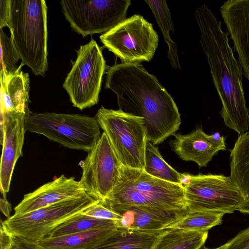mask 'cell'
Listing matches in <instances>:
<instances>
[{
  "mask_svg": "<svg viewBox=\"0 0 249 249\" xmlns=\"http://www.w3.org/2000/svg\"><path fill=\"white\" fill-rule=\"evenodd\" d=\"M105 88L117 95L120 110L142 118L154 145L173 136L181 120L171 95L141 63H121L107 69Z\"/></svg>",
  "mask_w": 249,
  "mask_h": 249,
  "instance_id": "obj_1",
  "label": "cell"
},
{
  "mask_svg": "<svg viewBox=\"0 0 249 249\" xmlns=\"http://www.w3.org/2000/svg\"><path fill=\"white\" fill-rule=\"evenodd\" d=\"M195 17L200 42L212 80L222 104L220 111L225 124L241 135L249 129V109L243 86L242 68L229 43L228 33L208 6L197 8Z\"/></svg>",
  "mask_w": 249,
  "mask_h": 249,
  "instance_id": "obj_2",
  "label": "cell"
},
{
  "mask_svg": "<svg viewBox=\"0 0 249 249\" xmlns=\"http://www.w3.org/2000/svg\"><path fill=\"white\" fill-rule=\"evenodd\" d=\"M11 37L21 63L35 75L48 70L47 7L44 0H10Z\"/></svg>",
  "mask_w": 249,
  "mask_h": 249,
  "instance_id": "obj_3",
  "label": "cell"
},
{
  "mask_svg": "<svg viewBox=\"0 0 249 249\" xmlns=\"http://www.w3.org/2000/svg\"><path fill=\"white\" fill-rule=\"evenodd\" d=\"M102 202L170 211L187 210L183 185L122 165L119 178Z\"/></svg>",
  "mask_w": 249,
  "mask_h": 249,
  "instance_id": "obj_4",
  "label": "cell"
},
{
  "mask_svg": "<svg viewBox=\"0 0 249 249\" xmlns=\"http://www.w3.org/2000/svg\"><path fill=\"white\" fill-rule=\"evenodd\" d=\"M24 121L26 130L71 149L89 152L101 136L95 118L86 115L30 111Z\"/></svg>",
  "mask_w": 249,
  "mask_h": 249,
  "instance_id": "obj_5",
  "label": "cell"
},
{
  "mask_svg": "<svg viewBox=\"0 0 249 249\" xmlns=\"http://www.w3.org/2000/svg\"><path fill=\"white\" fill-rule=\"evenodd\" d=\"M117 159L125 167L144 170L147 140L143 119L102 106L95 117Z\"/></svg>",
  "mask_w": 249,
  "mask_h": 249,
  "instance_id": "obj_6",
  "label": "cell"
},
{
  "mask_svg": "<svg viewBox=\"0 0 249 249\" xmlns=\"http://www.w3.org/2000/svg\"><path fill=\"white\" fill-rule=\"evenodd\" d=\"M97 201L86 194L25 214H13L1 221L0 226L14 237L37 242L47 237L58 226Z\"/></svg>",
  "mask_w": 249,
  "mask_h": 249,
  "instance_id": "obj_7",
  "label": "cell"
},
{
  "mask_svg": "<svg viewBox=\"0 0 249 249\" xmlns=\"http://www.w3.org/2000/svg\"><path fill=\"white\" fill-rule=\"evenodd\" d=\"M188 213H231L244 201L242 193L230 176L222 174L189 175L183 185Z\"/></svg>",
  "mask_w": 249,
  "mask_h": 249,
  "instance_id": "obj_8",
  "label": "cell"
},
{
  "mask_svg": "<svg viewBox=\"0 0 249 249\" xmlns=\"http://www.w3.org/2000/svg\"><path fill=\"white\" fill-rule=\"evenodd\" d=\"M76 53V59L63 87L73 106L82 110L98 103L106 61L101 48L93 39L81 45Z\"/></svg>",
  "mask_w": 249,
  "mask_h": 249,
  "instance_id": "obj_9",
  "label": "cell"
},
{
  "mask_svg": "<svg viewBox=\"0 0 249 249\" xmlns=\"http://www.w3.org/2000/svg\"><path fill=\"white\" fill-rule=\"evenodd\" d=\"M100 39L122 63L149 62L159 45V36L152 24L137 14L101 35Z\"/></svg>",
  "mask_w": 249,
  "mask_h": 249,
  "instance_id": "obj_10",
  "label": "cell"
},
{
  "mask_svg": "<svg viewBox=\"0 0 249 249\" xmlns=\"http://www.w3.org/2000/svg\"><path fill=\"white\" fill-rule=\"evenodd\" d=\"M130 0H62V10L73 30L83 37L105 34L126 19Z\"/></svg>",
  "mask_w": 249,
  "mask_h": 249,
  "instance_id": "obj_11",
  "label": "cell"
},
{
  "mask_svg": "<svg viewBox=\"0 0 249 249\" xmlns=\"http://www.w3.org/2000/svg\"><path fill=\"white\" fill-rule=\"evenodd\" d=\"M122 164L104 132L83 161L79 180L86 193L102 202L115 186Z\"/></svg>",
  "mask_w": 249,
  "mask_h": 249,
  "instance_id": "obj_12",
  "label": "cell"
},
{
  "mask_svg": "<svg viewBox=\"0 0 249 249\" xmlns=\"http://www.w3.org/2000/svg\"><path fill=\"white\" fill-rule=\"evenodd\" d=\"M102 203L121 216L117 227L143 231L171 228L188 213L187 210L170 211Z\"/></svg>",
  "mask_w": 249,
  "mask_h": 249,
  "instance_id": "obj_13",
  "label": "cell"
},
{
  "mask_svg": "<svg viewBox=\"0 0 249 249\" xmlns=\"http://www.w3.org/2000/svg\"><path fill=\"white\" fill-rule=\"evenodd\" d=\"M25 114L9 115L0 120V143L2 146L0 167V190L6 197L18 159L23 155Z\"/></svg>",
  "mask_w": 249,
  "mask_h": 249,
  "instance_id": "obj_14",
  "label": "cell"
},
{
  "mask_svg": "<svg viewBox=\"0 0 249 249\" xmlns=\"http://www.w3.org/2000/svg\"><path fill=\"white\" fill-rule=\"evenodd\" d=\"M173 136L169 142L171 150L181 160L195 162L199 168L207 166L215 155L227 149L224 136L218 132L208 135L199 127L188 134Z\"/></svg>",
  "mask_w": 249,
  "mask_h": 249,
  "instance_id": "obj_15",
  "label": "cell"
},
{
  "mask_svg": "<svg viewBox=\"0 0 249 249\" xmlns=\"http://www.w3.org/2000/svg\"><path fill=\"white\" fill-rule=\"evenodd\" d=\"M220 12L249 83V0H228Z\"/></svg>",
  "mask_w": 249,
  "mask_h": 249,
  "instance_id": "obj_16",
  "label": "cell"
},
{
  "mask_svg": "<svg viewBox=\"0 0 249 249\" xmlns=\"http://www.w3.org/2000/svg\"><path fill=\"white\" fill-rule=\"evenodd\" d=\"M79 181L73 177L62 175L34 191L24 195L14 208L15 215L25 214L62 201L80 197L86 195Z\"/></svg>",
  "mask_w": 249,
  "mask_h": 249,
  "instance_id": "obj_17",
  "label": "cell"
},
{
  "mask_svg": "<svg viewBox=\"0 0 249 249\" xmlns=\"http://www.w3.org/2000/svg\"><path fill=\"white\" fill-rule=\"evenodd\" d=\"M23 65L21 63L13 72H0V120L9 115H26L30 111L29 76L21 70Z\"/></svg>",
  "mask_w": 249,
  "mask_h": 249,
  "instance_id": "obj_18",
  "label": "cell"
},
{
  "mask_svg": "<svg viewBox=\"0 0 249 249\" xmlns=\"http://www.w3.org/2000/svg\"><path fill=\"white\" fill-rule=\"evenodd\" d=\"M116 228L47 237L36 243L41 249H93L106 239Z\"/></svg>",
  "mask_w": 249,
  "mask_h": 249,
  "instance_id": "obj_19",
  "label": "cell"
},
{
  "mask_svg": "<svg viewBox=\"0 0 249 249\" xmlns=\"http://www.w3.org/2000/svg\"><path fill=\"white\" fill-rule=\"evenodd\" d=\"M164 230L143 231L117 227L93 249H151L157 237Z\"/></svg>",
  "mask_w": 249,
  "mask_h": 249,
  "instance_id": "obj_20",
  "label": "cell"
},
{
  "mask_svg": "<svg viewBox=\"0 0 249 249\" xmlns=\"http://www.w3.org/2000/svg\"><path fill=\"white\" fill-rule=\"evenodd\" d=\"M207 237L208 231L199 232L169 228L158 235L151 249H200Z\"/></svg>",
  "mask_w": 249,
  "mask_h": 249,
  "instance_id": "obj_21",
  "label": "cell"
},
{
  "mask_svg": "<svg viewBox=\"0 0 249 249\" xmlns=\"http://www.w3.org/2000/svg\"><path fill=\"white\" fill-rule=\"evenodd\" d=\"M150 8L157 23L163 34L165 42L168 46L167 57L171 66L180 69L177 46L170 36V32H174L171 15L165 0H144Z\"/></svg>",
  "mask_w": 249,
  "mask_h": 249,
  "instance_id": "obj_22",
  "label": "cell"
},
{
  "mask_svg": "<svg viewBox=\"0 0 249 249\" xmlns=\"http://www.w3.org/2000/svg\"><path fill=\"white\" fill-rule=\"evenodd\" d=\"M144 171L155 178L182 185V173L168 164L162 157L158 147L147 139L145 148Z\"/></svg>",
  "mask_w": 249,
  "mask_h": 249,
  "instance_id": "obj_23",
  "label": "cell"
},
{
  "mask_svg": "<svg viewBox=\"0 0 249 249\" xmlns=\"http://www.w3.org/2000/svg\"><path fill=\"white\" fill-rule=\"evenodd\" d=\"M116 227L113 221L98 219L85 215L81 213L58 226L46 238Z\"/></svg>",
  "mask_w": 249,
  "mask_h": 249,
  "instance_id": "obj_24",
  "label": "cell"
},
{
  "mask_svg": "<svg viewBox=\"0 0 249 249\" xmlns=\"http://www.w3.org/2000/svg\"><path fill=\"white\" fill-rule=\"evenodd\" d=\"M222 213L196 212L188 213L171 228L203 232L222 223Z\"/></svg>",
  "mask_w": 249,
  "mask_h": 249,
  "instance_id": "obj_25",
  "label": "cell"
},
{
  "mask_svg": "<svg viewBox=\"0 0 249 249\" xmlns=\"http://www.w3.org/2000/svg\"><path fill=\"white\" fill-rule=\"evenodd\" d=\"M0 71L6 73L13 72L18 68L17 63L20 57L12 38L2 29L0 31Z\"/></svg>",
  "mask_w": 249,
  "mask_h": 249,
  "instance_id": "obj_26",
  "label": "cell"
},
{
  "mask_svg": "<svg viewBox=\"0 0 249 249\" xmlns=\"http://www.w3.org/2000/svg\"><path fill=\"white\" fill-rule=\"evenodd\" d=\"M82 213L98 219L113 221L116 225L121 218L119 214L100 201H97L90 206L82 212Z\"/></svg>",
  "mask_w": 249,
  "mask_h": 249,
  "instance_id": "obj_27",
  "label": "cell"
},
{
  "mask_svg": "<svg viewBox=\"0 0 249 249\" xmlns=\"http://www.w3.org/2000/svg\"><path fill=\"white\" fill-rule=\"evenodd\" d=\"M200 249H249V226L217 248L209 249L204 245Z\"/></svg>",
  "mask_w": 249,
  "mask_h": 249,
  "instance_id": "obj_28",
  "label": "cell"
},
{
  "mask_svg": "<svg viewBox=\"0 0 249 249\" xmlns=\"http://www.w3.org/2000/svg\"><path fill=\"white\" fill-rule=\"evenodd\" d=\"M10 0H0V29L10 28Z\"/></svg>",
  "mask_w": 249,
  "mask_h": 249,
  "instance_id": "obj_29",
  "label": "cell"
},
{
  "mask_svg": "<svg viewBox=\"0 0 249 249\" xmlns=\"http://www.w3.org/2000/svg\"><path fill=\"white\" fill-rule=\"evenodd\" d=\"M0 249H18L14 237L4 230H0Z\"/></svg>",
  "mask_w": 249,
  "mask_h": 249,
  "instance_id": "obj_30",
  "label": "cell"
},
{
  "mask_svg": "<svg viewBox=\"0 0 249 249\" xmlns=\"http://www.w3.org/2000/svg\"><path fill=\"white\" fill-rule=\"evenodd\" d=\"M0 205L1 211L4 213L6 216H8L7 213L9 214V212L10 211H9V208H10V204L8 203V202L7 201L6 199V197L3 196L2 198L0 199Z\"/></svg>",
  "mask_w": 249,
  "mask_h": 249,
  "instance_id": "obj_31",
  "label": "cell"
},
{
  "mask_svg": "<svg viewBox=\"0 0 249 249\" xmlns=\"http://www.w3.org/2000/svg\"><path fill=\"white\" fill-rule=\"evenodd\" d=\"M237 211L243 213L249 214V198L243 201Z\"/></svg>",
  "mask_w": 249,
  "mask_h": 249,
  "instance_id": "obj_32",
  "label": "cell"
}]
</instances>
